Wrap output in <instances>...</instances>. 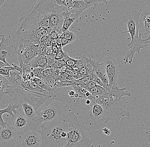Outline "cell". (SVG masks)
Listing matches in <instances>:
<instances>
[{"mask_svg":"<svg viewBox=\"0 0 150 147\" xmlns=\"http://www.w3.org/2000/svg\"><path fill=\"white\" fill-rule=\"evenodd\" d=\"M52 39L50 37H49L46 41L44 42V44L46 46H50L52 45Z\"/></svg>","mask_w":150,"mask_h":147,"instance_id":"ab89813d","label":"cell"},{"mask_svg":"<svg viewBox=\"0 0 150 147\" xmlns=\"http://www.w3.org/2000/svg\"><path fill=\"white\" fill-rule=\"evenodd\" d=\"M15 70L13 66H6L0 69V75L5 77H7L10 74V72Z\"/></svg>","mask_w":150,"mask_h":147,"instance_id":"4316f807","label":"cell"},{"mask_svg":"<svg viewBox=\"0 0 150 147\" xmlns=\"http://www.w3.org/2000/svg\"><path fill=\"white\" fill-rule=\"evenodd\" d=\"M43 106L42 110L36 111V116L34 122L38 125L52 121L64 113L62 112L60 106L53 101H48Z\"/></svg>","mask_w":150,"mask_h":147,"instance_id":"277c9868","label":"cell"},{"mask_svg":"<svg viewBox=\"0 0 150 147\" xmlns=\"http://www.w3.org/2000/svg\"><path fill=\"white\" fill-rule=\"evenodd\" d=\"M21 75H22V80H24V81H29L32 79V77H31L29 73L23 72Z\"/></svg>","mask_w":150,"mask_h":147,"instance_id":"d590c367","label":"cell"},{"mask_svg":"<svg viewBox=\"0 0 150 147\" xmlns=\"http://www.w3.org/2000/svg\"><path fill=\"white\" fill-rule=\"evenodd\" d=\"M91 81V76H85L79 79H77V80L76 79L74 84L80 86V85L87 84Z\"/></svg>","mask_w":150,"mask_h":147,"instance_id":"83f0119b","label":"cell"},{"mask_svg":"<svg viewBox=\"0 0 150 147\" xmlns=\"http://www.w3.org/2000/svg\"><path fill=\"white\" fill-rule=\"evenodd\" d=\"M109 81V90L113 85L117 84L119 70L116 60L110 57H107L104 63Z\"/></svg>","mask_w":150,"mask_h":147,"instance_id":"9c48e42d","label":"cell"},{"mask_svg":"<svg viewBox=\"0 0 150 147\" xmlns=\"http://www.w3.org/2000/svg\"><path fill=\"white\" fill-rule=\"evenodd\" d=\"M75 79L73 77L69 75V74L65 72H61V74L59 76L58 78V81H65V80H70V81H75Z\"/></svg>","mask_w":150,"mask_h":147,"instance_id":"484cf974","label":"cell"},{"mask_svg":"<svg viewBox=\"0 0 150 147\" xmlns=\"http://www.w3.org/2000/svg\"><path fill=\"white\" fill-rule=\"evenodd\" d=\"M30 122V121L25 116L19 115L13 122V125L16 131H23L27 129Z\"/></svg>","mask_w":150,"mask_h":147,"instance_id":"ac0fdd59","label":"cell"},{"mask_svg":"<svg viewBox=\"0 0 150 147\" xmlns=\"http://www.w3.org/2000/svg\"><path fill=\"white\" fill-rule=\"evenodd\" d=\"M68 55L66 51H64L62 49H60L59 51L56 53L55 56V60L63 59L68 57Z\"/></svg>","mask_w":150,"mask_h":147,"instance_id":"f546056e","label":"cell"},{"mask_svg":"<svg viewBox=\"0 0 150 147\" xmlns=\"http://www.w3.org/2000/svg\"><path fill=\"white\" fill-rule=\"evenodd\" d=\"M61 36H62V48L66 46L67 45L69 44H71L70 42L67 41L65 38H64L62 36V34H61Z\"/></svg>","mask_w":150,"mask_h":147,"instance_id":"8d00e7d4","label":"cell"},{"mask_svg":"<svg viewBox=\"0 0 150 147\" xmlns=\"http://www.w3.org/2000/svg\"><path fill=\"white\" fill-rule=\"evenodd\" d=\"M140 14L137 10H134L127 12L125 16L124 21L127 30L122 33L129 34L131 40L139 36L141 27Z\"/></svg>","mask_w":150,"mask_h":147,"instance_id":"8992f818","label":"cell"},{"mask_svg":"<svg viewBox=\"0 0 150 147\" xmlns=\"http://www.w3.org/2000/svg\"><path fill=\"white\" fill-rule=\"evenodd\" d=\"M89 128L80 121L73 112H70L69 126L67 133V143L63 147H90Z\"/></svg>","mask_w":150,"mask_h":147,"instance_id":"7a4b0ae2","label":"cell"},{"mask_svg":"<svg viewBox=\"0 0 150 147\" xmlns=\"http://www.w3.org/2000/svg\"><path fill=\"white\" fill-rule=\"evenodd\" d=\"M70 112L40 125L42 143L39 147H63L67 143Z\"/></svg>","mask_w":150,"mask_h":147,"instance_id":"6da1fadb","label":"cell"},{"mask_svg":"<svg viewBox=\"0 0 150 147\" xmlns=\"http://www.w3.org/2000/svg\"><path fill=\"white\" fill-rule=\"evenodd\" d=\"M62 35L64 38H65L66 40L69 41L71 43L74 41L76 38V34L74 33L69 31V30L65 32H63Z\"/></svg>","mask_w":150,"mask_h":147,"instance_id":"d4e9b609","label":"cell"},{"mask_svg":"<svg viewBox=\"0 0 150 147\" xmlns=\"http://www.w3.org/2000/svg\"><path fill=\"white\" fill-rule=\"evenodd\" d=\"M16 131L14 127L9 124L6 128L0 129V141L6 142L13 140L16 136Z\"/></svg>","mask_w":150,"mask_h":147,"instance_id":"9a60e30c","label":"cell"},{"mask_svg":"<svg viewBox=\"0 0 150 147\" xmlns=\"http://www.w3.org/2000/svg\"><path fill=\"white\" fill-rule=\"evenodd\" d=\"M63 72H65L69 74V75L73 77L75 79H76V80L82 78L84 76L83 75L74 71L73 69H71L70 67H68L67 65H66L65 69L64 70Z\"/></svg>","mask_w":150,"mask_h":147,"instance_id":"603a6c76","label":"cell"},{"mask_svg":"<svg viewBox=\"0 0 150 147\" xmlns=\"http://www.w3.org/2000/svg\"><path fill=\"white\" fill-rule=\"evenodd\" d=\"M90 76H91V81H93V82H94L97 86H100V87H104V84H103V82H102V80L98 78V77L96 75V74Z\"/></svg>","mask_w":150,"mask_h":147,"instance_id":"1f68e13d","label":"cell"},{"mask_svg":"<svg viewBox=\"0 0 150 147\" xmlns=\"http://www.w3.org/2000/svg\"><path fill=\"white\" fill-rule=\"evenodd\" d=\"M96 103L101 105L104 109V116L102 121L105 123L117 121L125 117H129L131 113L125 110L123 106L128 104L124 98L122 100L113 101L108 98L98 99Z\"/></svg>","mask_w":150,"mask_h":147,"instance_id":"3957f363","label":"cell"},{"mask_svg":"<svg viewBox=\"0 0 150 147\" xmlns=\"http://www.w3.org/2000/svg\"><path fill=\"white\" fill-rule=\"evenodd\" d=\"M52 48V53L56 54L59 50V48L56 45H52L51 46Z\"/></svg>","mask_w":150,"mask_h":147,"instance_id":"f35d334b","label":"cell"},{"mask_svg":"<svg viewBox=\"0 0 150 147\" xmlns=\"http://www.w3.org/2000/svg\"><path fill=\"white\" fill-rule=\"evenodd\" d=\"M89 111V115L95 120H103L104 116V109L102 105L96 103H92Z\"/></svg>","mask_w":150,"mask_h":147,"instance_id":"2e32d148","label":"cell"},{"mask_svg":"<svg viewBox=\"0 0 150 147\" xmlns=\"http://www.w3.org/2000/svg\"><path fill=\"white\" fill-rule=\"evenodd\" d=\"M62 72L61 69H54V72L52 75V78L54 80H55L56 82L58 81V78H59V76L61 74V72Z\"/></svg>","mask_w":150,"mask_h":147,"instance_id":"836d02e7","label":"cell"},{"mask_svg":"<svg viewBox=\"0 0 150 147\" xmlns=\"http://www.w3.org/2000/svg\"><path fill=\"white\" fill-rule=\"evenodd\" d=\"M16 55L18 56L19 66L22 68L39 55V44L25 45L19 47Z\"/></svg>","mask_w":150,"mask_h":147,"instance_id":"52a82bcc","label":"cell"},{"mask_svg":"<svg viewBox=\"0 0 150 147\" xmlns=\"http://www.w3.org/2000/svg\"><path fill=\"white\" fill-rule=\"evenodd\" d=\"M96 86H97V85L93 81H91L87 84L80 85L79 86L83 88V89H92L94 87H96Z\"/></svg>","mask_w":150,"mask_h":147,"instance_id":"d6a6232c","label":"cell"},{"mask_svg":"<svg viewBox=\"0 0 150 147\" xmlns=\"http://www.w3.org/2000/svg\"><path fill=\"white\" fill-rule=\"evenodd\" d=\"M42 143V136L39 131L25 133L22 139V147H39Z\"/></svg>","mask_w":150,"mask_h":147,"instance_id":"30bf717a","label":"cell"},{"mask_svg":"<svg viewBox=\"0 0 150 147\" xmlns=\"http://www.w3.org/2000/svg\"><path fill=\"white\" fill-rule=\"evenodd\" d=\"M46 46L44 43H40L39 44V55H46L45 50Z\"/></svg>","mask_w":150,"mask_h":147,"instance_id":"e575fe53","label":"cell"},{"mask_svg":"<svg viewBox=\"0 0 150 147\" xmlns=\"http://www.w3.org/2000/svg\"><path fill=\"white\" fill-rule=\"evenodd\" d=\"M21 105L25 117L30 121H34L36 116V110L34 107L27 102H23Z\"/></svg>","mask_w":150,"mask_h":147,"instance_id":"d6986e66","label":"cell"},{"mask_svg":"<svg viewBox=\"0 0 150 147\" xmlns=\"http://www.w3.org/2000/svg\"><path fill=\"white\" fill-rule=\"evenodd\" d=\"M66 58L63 59L56 61L55 63L52 65L51 68L55 69H61L66 65Z\"/></svg>","mask_w":150,"mask_h":147,"instance_id":"f1b7e54d","label":"cell"},{"mask_svg":"<svg viewBox=\"0 0 150 147\" xmlns=\"http://www.w3.org/2000/svg\"><path fill=\"white\" fill-rule=\"evenodd\" d=\"M38 67H40L44 69L48 68L46 55H38L28 64L23 66L21 69L23 71L25 69H32Z\"/></svg>","mask_w":150,"mask_h":147,"instance_id":"7c38bea8","label":"cell"},{"mask_svg":"<svg viewBox=\"0 0 150 147\" xmlns=\"http://www.w3.org/2000/svg\"><path fill=\"white\" fill-rule=\"evenodd\" d=\"M10 87V84L7 79L0 75V102L4 98L5 92L4 90Z\"/></svg>","mask_w":150,"mask_h":147,"instance_id":"44dd1931","label":"cell"},{"mask_svg":"<svg viewBox=\"0 0 150 147\" xmlns=\"http://www.w3.org/2000/svg\"><path fill=\"white\" fill-rule=\"evenodd\" d=\"M107 92L109 94L108 98L113 101L122 100L124 97L131 96V93L127 90L126 88H119L117 84L113 85Z\"/></svg>","mask_w":150,"mask_h":147,"instance_id":"8fae6325","label":"cell"},{"mask_svg":"<svg viewBox=\"0 0 150 147\" xmlns=\"http://www.w3.org/2000/svg\"><path fill=\"white\" fill-rule=\"evenodd\" d=\"M140 18L141 27L143 32L146 35H150V9L142 12Z\"/></svg>","mask_w":150,"mask_h":147,"instance_id":"e0dca14e","label":"cell"},{"mask_svg":"<svg viewBox=\"0 0 150 147\" xmlns=\"http://www.w3.org/2000/svg\"><path fill=\"white\" fill-rule=\"evenodd\" d=\"M149 44L150 35H149V37L146 39H142V34H140L138 36L131 40V41L128 44L129 50L123 59L125 64H132L135 53L140 55L141 49L147 47Z\"/></svg>","mask_w":150,"mask_h":147,"instance_id":"5b68a950","label":"cell"},{"mask_svg":"<svg viewBox=\"0 0 150 147\" xmlns=\"http://www.w3.org/2000/svg\"><path fill=\"white\" fill-rule=\"evenodd\" d=\"M54 69L53 68H47L44 69L42 71L41 77L40 79L46 82L49 79L52 78V75L54 72Z\"/></svg>","mask_w":150,"mask_h":147,"instance_id":"7402d4cb","label":"cell"},{"mask_svg":"<svg viewBox=\"0 0 150 147\" xmlns=\"http://www.w3.org/2000/svg\"><path fill=\"white\" fill-rule=\"evenodd\" d=\"M52 53V50L51 46H46V48L45 50V55L47 56V55H51Z\"/></svg>","mask_w":150,"mask_h":147,"instance_id":"74e56055","label":"cell"},{"mask_svg":"<svg viewBox=\"0 0 150 147\" xmlns=\"http://www.w3.org/2000/svg\"><path fill=\"white\" fill-rule=\"evenodd\" d=\"M5 1V0H0V7L3 4L4 2Z\"/></svg>","mask_w":150,"mask_h":147,"instance_id":"b9f144b4","label":"cell"},{"mask_svg":"<svg viewBox=\"0 0 150 147\" xmlns=\"http://www.w3.org/2000/svg\"><path fill=\"white\" fill-rule=\"evenodd\" d=\"M103 133L107 135H110V132L109 129L105 128L103 129Z\"/></svg>","mask_w":150,"mask_h":147,"instance_id":"60d3db41","label":"cell"},{"mask_svg":"<svg viewBox=\"0 0 150 147\" xmlns=\"http://www.w3.org/2000/svg\"><path fill=\"white\" fill-rule=\"evenodd\" d=\"M19 105L16 103H9L6 108L4 109H0V126L2 128H6L8 123L5 122L3 119V115L4 114H9L13 117L16 115L17 109H18Z\"/></svg>","mask_w":150,"mask_h":147,"instance_id":"5bb4252c","label":"cell"},{"mask_svg":"<svg viewBox=\"0 0 150 147\" xmlns=\"http://www.w3.org/2000/svg\"><path fill=\"white\" fill-rule=\"evenodd\" d=\"M95 72L96 75L98 78L102 80L104 84L103 88L106 90L107 91H109V81L108 79L107 75L104 66V63H100L96 62L94 67Z\"/></svg>","mask_w":150,"mask_h":147,"instance_id":"4fadbf2b","label":"cell"},{"mask_svg":"<svg viewBox=\"0 0 150 147\" xmlns=\"http://www.w3.org/2000/svg\"><path fill=\"white\" fill-rule=\"evenodd\" d=\"M55 54H52L51 55H47V65L48 68H51V67L52 65L55 63L56 60H55Z\"/></svg>","mask_w":150,"mask_h":147,"instance_id":"4dcf8cb0","label":"cell"},{"mask_svg":"<svg viewBox=\"0 0 150 147\" xmlns=\"http://www.w3.org/2000/svg\"><path fill=\"white\" fill-rule=\"evenodd\" d=\"M87 90L91 94L96 101L101 98H108V93L103 87L96 86L92 89Z\"/></svg>","mask_w":150,"mask_h":147,"instance_id":"ffe728a7","label":"cell"},{"mask_svg":"<svg viewBox=\"0 0 150 147\" xmlns=\"http://www.w3.org/2000/svg\"><path fill=\"white\" fill-rule=\"evenodd\" d=\"M0 60L8 63L6 60L13 58L17 51L14 47L11 37H5L4 35H0Z\"/></svg>","mask_w":150,"mask_h":147,"instance_id":"ba28073f","label":"cell"},{"mask_svg":"<svg viewBox=\"0 0 150 147\" xmlns=\"http://www.w3.org/2000/svg\"><path fill=\"white\" fill-rule=\"evenodd\" d=\"M73 1H78V0H73Z\"/></svg>","mask_w":150,"mask_h":147,"instance_id":"7bdbcfd3","label":"cell"},{"mask_svg":"<svg viewBox=\"0 0 150 147\" xmlns=\"http://www.w3.org/2000/svg\"><path fill=\"white\" fill-rule=\"evenodd\" d=\"M85 3L88 6V8L96 6L98 4L102 3L108 4V2L111 0H83Z\"/></svg>","mask_w":150,"mask_h":147,"instance_id":"cb8c5ba5","label":"cell"}]
</instances>
